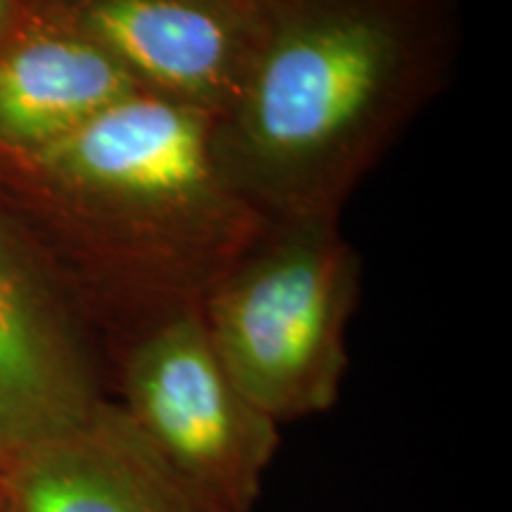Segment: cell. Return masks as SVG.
<instances>
[{
    "mask_svg": "<svg viewBox=\"0 0 512 512\" xmlns=\"http://www.w3.org/2000/svg\"><path fill=\"white\" fill-rule=\"evenodd\" d=\"M136 91L110 55L29 8L0 46V155H34Z\"/></svg>",
    "mask_w": 512,
    "mask_h": 512,
    "instance_id": "ba28073f",
    "label": "cell"
},
{
    "mask_svg": "<svg viewBox=\"0 0 512 512\" xmlns=\"http://www.w3.org/2000/svg\"><path fill=\"white\" fill-rule=\"evenodd\" d=\"M29 15V0H0V46Z\"/></svg>",
    "mask_w": 512,
    "mask_h": 512,
    "instance_id": "9c48e42d",
    "label": "cell"
},
{
    "mask_svg": "<svg viewBox=\"0 0 512 512\" xmlns=\"http://www.w3.org/2000/svg\"><path fill=\"white\" fill-rule=\"evenodd\" d=\"M102 401L86 316L0 209V451L79 430Z\"/></svg>",
    "mask_w": 512,
    "mask_h": 512,
    "instance_id": "5b68a950",
    "label": "cell"
},
{
    "mask_svg": "<svg viewBox=\"0 0 512 512\" xmlns=\"http://www.w3.org/2000/svg\"><path fill=\"white\" fill-rule=\"evenodd\" d=\"M24 209H3L83 316L114 339L188 306L261 233L211 150V117L136 91L34 155H0Z\"/></svg>",
    "mask_w": 512,
    "mask_h": 512,
    "instance_id": "6da1fadb",
    "label": "cell"
},
{
    "mask_svg": "<svg viewBox=\"0 0 512 512\" xmlns=\"http://www.w3.org/2000/svg\"><path fill=\"white\" fill-rule=\"evenodd\" d=\"M5 463H8V458H5V456H3V451H0V472H3Z\"/></svg>",
    "mask_w": 512,
    "mask_h": 512,
    "instance_id": "8fae6325",
    "label": "cell"
},
{
    "mask_svg": "<svg viewBox=\"0 0 512 512\" xmlns=\"http://www.w3.org/2000/svg\"><path fill=\"white\" fill-rule=\"evenodd\" d=\"M114 377L119 408L178 475L223 510H252L278 453V422L230 377L202 306L114 339Z\"/></svg>",
    "mask_w": 512,
    "mask_h": 512,
    "instance_id": "277c9868",
    "label": "cell"
},
{
    "mask_svg": "<svg viewBox=\"0 0 512 512\" xmlns=\"http://www.w3.org/2000/svg\"><path fill=\"white\" fill-rule=\"evenodd\" d=\"M358 290L361 259L339 216L268 219L202 316L242 394L280 425L337 403Z\"/></svg>",
    "mask_w": 512,
    "mask_h": 512,
    "instance_id": "3957f363",
    "label": "cell"
},
{
    "mask_svg": "<svg viewBox=\"0 0 512 512\" xmlns=\"http://www.w3.org/2000/svg\"><path fill=\"white\" fill-rule=\"evenodd\" d=\"M36 15L107 53L140 91L211 119L233 100L259 27V0H29Z\"/></svg>",
    "mask_w": 512,
    "mask_h": 512,
    "instance_id": "8992f818",
    "label": "cell"
},
{
    "mask_svg": "<svg viewBox=\"0 0 512 512\" xmlns=\"http://www.w3.org/2000/svg\"><path fill=\"white\" fill-rule=\"evenodd\" d=\"M8 505V498H5V491H3V479H0V508H5Z\"/></svg>",
    "mask_w": 512,
    "mask_h": 512,
    "instance_id": "30bf717a",
    "label": "cell"
},
{
    "mask_svg": "<svg viewBox=\"0 0 512 512\" xmlns=\"http://www.w3.org/2000/svg\"><path fill=\"white\" fill-rule=\"evenodd\" d=\"M233 100L211 119L221 174L266 219L339 216L444 91L453 0H259Z\"/></svg>",
    "mask_w": 512,
    "mask_h": 512,
    "instance_id": "7a4b0ae2",
    "label": "cell"
},
{
    "mask_svg": "<svg viewBox=\"0 0 512 512\" xmlns=\"http://www.w3.org/2000/svg\"><path fill=\"white\" fill-rule=\"evenodd\" d=\"M0 479L12 512H228L178 475L112 401L79 430L17 451Z\"/></svg>",
    "mask_w": 512,
    "mask_h": 512,
    "instance_id": "52a82bcc",
    "label": "cell"
},
{
    "mask_svg": "<svg viewBox=\"0 0 512 512\" xmlns=\"http://www.w3.org/2000/svg\"><path fill=\"white\" fill-rule=\"evenodd\" d=\"M0 512H12V508H10V503L5 505V508H0Z\"/></svg>",
    "mask_w": 512,
    "mask_h": 512,
    "instance_id": "7c38bea8",
    "label": "cell"
}]
</instances>
